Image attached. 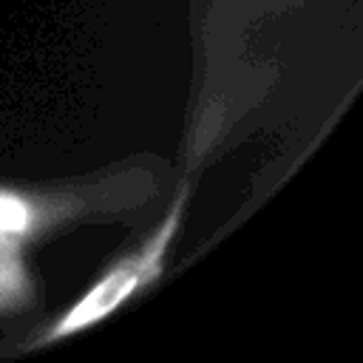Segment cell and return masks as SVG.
<instances>
[{
  "label": "cell",
  "mask_w": 363,
  "mask_h": 363,
  "mask_svg": "<svg viewBox=\"0 0 363 363\" xmlns=\"http://www.w3.org/2000/svg\"><path fill=\"white\" fill-rule=\"evenodd\" d=\"M182 210H184V190L182 196L173 201V207L167 210L164 221L159 224V230L150 235V241L128 255L125 261H119L108 275H102L54 326L51 332L45 335L48 340H60V337H68L74 332H82L94 323H99L102 318H108L113 309H119L136 289H142L145 284L156 281L159 272H162V261L167 255V247L179 230V221H182Z\"/></svg>",
  "instance_id": "obj_1"
},
{
  "label": "cell",
  "mask_w": 363,
  "mask_h": 363,
  "mask_svg": "<svg viewBox=\"0 0 363 363\" xmlns=\"http://www.w3.org/2000/svg\"><path fill=\"white\" fill-rule=\"evenodd\" d=\"M26 292V275L14 233H0V306L17 303Z\"/></svg>",
  "instance_id": "obj_2"
},
{
  "label": "cell",
  "mask_w": 363,
  "mask_h": 363,
  "mask_svg": "<svg viewBox=\"0 0 363 363\" xmlns=\"http://www.w3.org/2000/svg\"><path fill=\"white\" fill-rule=\"evenodd\" d=\"M31 221V213L26 207V201H20L17 196L0 193V233H23Z\"/></svg>",
  "instance_id": "obj_3"
}]
</instances>
